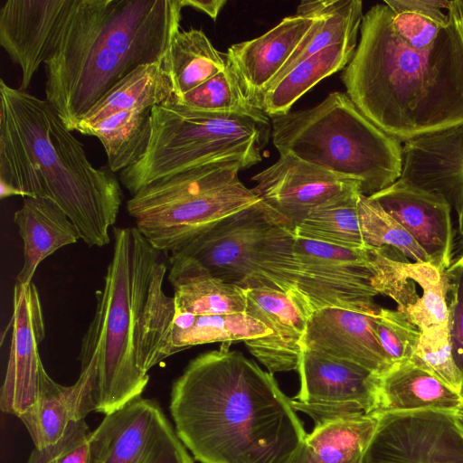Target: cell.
<instances>
[{
  "label": "cell",
  "mask_w": 463,
  "mask_h": 463,
  "mask_svg": "<svg viewBox=\"0 0 463 463\" xmlns=\"http://www.w3.org/2000/svg\"><path fill=\"white\" fill-rule=\"evenodd\" d=\"M222 343L171 388L175 431L200 463H290L307 433L273 374Z\"/></svg>",
  "instance_id": "cell-1"
},
{
  "label": "cell",
  "mask_w": 463,
  "mask_h": 463,
  "mask_svg": "<svg viewBox=\"0 0 463 463\" xmlns=\"http://www.w3.org/2000/svg\"><path fill=\"white\" fill-rule=\"evenodd\" d=\"M448 11L434 43L417 48L397 33L386 4L373 5L342 75L357 108L402 143L463 124V2Z\"/></svg>",
  "instance_id": "cell-2"
},
{
  "label": "cell",
  "mask_w": 463,
  "mask_h": 463,
  "mask_svg": "<svg viewBox=\"0 0 463 463\" xmlns=\"http://www.w3.org/2000/svg\"><path fill=\"white\" fill-rule=\"evenodd\" d=\"M113 251L96 309L80 344V372L91 379L95 412L105 415L141 396L148 371L172 355L175 316L163 284L167 267L136 227H114Z\"/></svg>",
  "instance_id": "cell-3"
},
{
  "label": "cell",
  "mask_w": 463,
  "mask_h": 463,
  "mask_svg": "<svg viewBox=\"0 0 463 463\" xmlns=\"http://www.w3.org/2000/svg\"><path fill=\"white\" fill-rule=\"evenodd\" d=\"M1 199L13 195L55 203L90 247L110 242L122 191L115 175L96 168L82 143L46 100L0 80Z\"/></svg>",
  "instance_id": "cell-4"
},
{
  "label": "cell",
  "mask_w": 463,
  "mask_h": 463,
  "mask_svg": "<svg viewBox=\"0 0 463 463\" xmlns=\"http://www.w3.org/2000/svg\"><path fill=\"white\" fill-rule=\"evenodd\" d=\"M181 0H76L44 64L46 100L71 131L118 81L163 61L182 19Z\"/></svg>",
  "instance_id": "cell-5"
},
{
  "label": "cell",
  "mask_w": 463,
  "mask_h": 463,
  "mask_svg": "<svg viewBox=\"0 0 463 463\" xmlns=\"http://www.w3.org/2000/svg\"><path fill=\"white\" fill-rule=\"evenodd\" d=\"M270 123L279 154L353 179L365 196L402 175V142L372 122L345 92H331L313 108L271 117Z\"/></svg>",
  "instance_id": "cell-6"
},
{
  "label": "cell",
  "mask_w": 463,
  "mask_h": 463,
  "mask_svg": "<svg viewBox=\"0 0 463 463\" xmlns=\"http://www.w3.org/2000/svg\"><path fill=\"white\" fill-rule=\"evenodd\" d=\"M294 241L293 227L259 200L171 254L194 258L213 276L244 289L283 291L312 314L319 302L294 252Z\"/></svg>",
  "instance_id": "cell-7"
},
{
  "label": "cell",
  "mask_w": 463,
  "mask_h": 463,
  "mask_svg": "<svg viewBox=\"0 0 463 463\" xmlns=\"http://www.w3.org/2000/svg\"><path fill=\"white\" fill-rule=\"evenodd\" d=\"M270 135L268 116L201 111L173 95L152 109L146 150L120 172V181L134 195L157 180L213 162L238 161L248 168L261 161Z\"/></svg>",
  "instance_id": "cell-8"
},
{
  "label": "cell",
  "mask_w": 463,
  "mask_h": 463,
  "mask_svg": "<svg viewBox=\"0 0 463 463\" xmlns=\"http://www.w3.org/2000/svg\"><path fill=\"white\" fill-rule=\"evenodd\" d=\"M241 169L238 161L187 169L143 187L127 202V211L156 250L174 253L260 200L240 181Z\"/></svg>",
  "instance_id": "cell-9"
},
{
  "label": "cell",
  "mask_w": 463,
  "mask_h": 463,
  "mask_svg": "<svg viewBox=\"0 0 463 463\" xmlns=\"http://www.w3.org/2000/svg\"><path fill=\"white\" fill-rule=\"evenodd\" d=\"M89 463H194L161 406L138 396L91 432Z\"/></svg>",
  "instance_id": "cell-10"
},
{
  "label": "cell",
  "mask_w": 463,
  "mask_h": 463,
  "mask_svg": "<svg viewBox=\"0 0 463 463\" xmlns=\"http://www.w3.org/2000/svg\"><path fill=\"white\" fill-rule=\"evenodd\" d=\"M297 371L300 388L291 405L316 424L375 413L378 376L361 365L303 348Z\"/></svg>",
  "instance_id": "cell-11"
},
{
  "label": "cell",
  "mask_w": 463,
  "mask_h": 463,
  "mask_svg": "<svg viewBox=\"0 0 463 463\" xmlns=\"http://www.w3.org/2000/svg\"><path fill=\"white\" fill-rule=\"evenodd\" d=\"M377 416L364 463H463V431L452 413L425 410Z\"/></svg>",
  "instance_id": "cell-12"
},
{
  "label": "cell",
  "mask_w": 463,
  "mask_h": 463,
  "mask_svg": "<svg viewBox=\"0 0 463 463\" xmlns=\"http://www.w3.org/2000/svg\"><path fill=\"white\" fill-rule=\"evenodd\" d=\"M294 252L322 308L378 312L368 247L351 249L295 236Z\"/></svg>",
  "instance_id": "cell-13"
},
{
  "label": "cell",
  "mask_w": 463,
  "mask_h": 463,
  "mask_svg": "<svg viewBox=\"0 0 463 463\" xmlns=\"http://www.w3.org/2000/svg\"><path fill=\"white\" fill-rule=\"evenodd\" d=\"M11 342L0 409L20 417L37 402L45 368L39 345L45 336L43 307L36 286L14 284Z\"/></svg>",
  "instance_id": "cell-14"
},
{
  "label": "cell",
  "mask_w": 463,
  "mask_h": 463,
  "mask_svg": "<svg viewBox=\"0 0 463 463\" xmlns=\"http://www.w3.org/2000/svg\"><path fill=\"white\" fill-rule=\"evenodd\" d=\"M252 192L294 228L311 210L361 192L360 184L294 156L279 159L255 175Z\"/></svg>",
  "instance_id": "cell-15"
},
{
  "label": "cell",
  "mask_w": 463,
  "mask_h": 463,
  "mask_svg": "<svg viewBox=\"0 0 463 463\" xmlns=\"http://www.w3.org/2000/svg\"><path fill=\"white\" fill-rule=\"evenodd\" d=\"M76 0H7L0 8V44L22 71L26 90L54 54Z\"/></svg>",
  "instance_id": "cell-16"
},
{
  "label": "cell",
  "mask_w": 463,
  "mask_h": 463,
  "mask_svg": "<svg viewBox=\"0 0 463 463\" xmlns=\"http://www.w3.org/2000/svg\"><path fill=\"white\" fill-rule=\"evenodd\" d=\"M418 242L440 272L454 260L452 209L439 194L400 177L368 196Z\"/></svg>",
  "instance_id": "cell-17"
},
{
  "label": "cell",
  "mask_w": 463,
  "mask_h": 463,
  "mask_svg": "<svg viewBox=\"0 0 463 463\" xmlns=\"http://www.w3.org/2000/svg\"><path fill=\"white\" fill-rule=\"evenodd\" d=\"M401 177L448 201L463 248V124L404 142Z\"/></svg>",
  "instance_id": "cell-18"
},
{
  "label": "cell",
  "mask_w": 463,
  "mask_h": 463,
  "mask_svg": "<svg viewBox=\"0 0 463 463\" xmlns=\"http://www.w3.org/2000/svg\"><path fill=\"white\" fill-rule=\"evenodd\" d=\"M246 313L272 333L244 341L270 373L297 370L309 314L292 296L274 288H248Z\"/></svg>",
  "instance_id": "cell-19"
},
{
  "label": "cell",
  "mask_w": 463,
  "mask_h": 463,
  "mask_svg": "<svg viewBox=\"0 0 463 463\" xmlns=\"http://www.w3.org/2000/svg\"><path fill=\"white\" fill-rule=\"evenodd\" d=\"M377 312L328 307L308 317L302 347L347 360L380 376L393 364L373 329Z\"/></svg>",
  "instance_id": "cell-20"
},
{
  "label": "cell",
  "mask_w": 463,
  "mask_h": 463,
  "mask_svg": "<svg viewBox=\"0 0 463 463\" xmlns=\"http://www.w3.org/2000/svg\"><path fill=\"white\" fill-rule=\"evenodd\" d=\"M313 13L283 18L264 34L234 43L224 53L247 95L260 107L262 94L272 83L313 25Z\"/></svg>",
  "instance_id": "cell-21"
},
{
  "label": "cell",
  "mask_w": 463,
  "mask_h": 463,
  "mask_svg": "<svg viewBox=\"0 0 463 463\" xmlns=\"http://www.w3.org/2000/svg\"><path fill=\"white\" fill-rule=\"evenodd\" d=\"M91 379L80 372L70 386L56 383L45 371L37 402L19 419L27 430L35 448L57 442L71 422L85 420L95 411Z\"/></svg>",
  "instance_id": "cell-22"
},
{
  "label": "cell",
  "mask_w": 463,
  "mask_h": 463,
  "mask_svg": "<svg viewBox=\"0 0 463 463\" xmlns=\"http://www.w3.org/2000/svg\"><path fill=\"white\" fill-rule=\"evenodd\" d=\"M24 245V263L16 284L27 286L40 263L61 248L76 243L80 235L64 211L55 203L39 197H24L14 214Z\"/></svg>",
  "instance_id": "cell-23"
},
{
  "label": "cell",
  "mask_w": 463,
  "mask_h": 463,
  "mask_svg": "<svg viewBox=\"0 0 463 463\" xmlns=\"http://www.w3.org/2000/svg\"><path fill=\"white\" fill-rule=\"evenodd\" d=\"M463 406L458 393L430 372L405 360L378 376L374 414L433 410L454 414Z\"/></svg>",
  "instance_id": "cell-24"
},
{
  "label": "cell",
  "mask_w": 463,
  "mask_h": 463,
  "mask_svg": "<svg viewBox=\"0 0 463 463\" xmlns=\"http://www.w3.org/2000/svg\"><path fill=\"white\" fill-rule=\"evenodd\" d=\"M168 281L175 311L193 315L246 313L244 288L213 276L195 259L177 254L169 258Z\"/></svg>",
  "instance_id": "cell-25"
},
{
  "label": "cell",
  "mask_w": 463,
  "mask_h": 463,
  "mask_svg": "<svg viewBox=\"0 0 463 463\" xmlns=\"http://www.w3.org/2000/svg\"><path fill=\"white\" fill-rule=\"evenodd\" d=\"M307 13L317 15L315 23L269 87L295 65L329 46L342 43H357L364 17L362 1H302L296 14Z\"/></svg>",
  "instance_id": "cell-26"
},
{
  "label": "cell",
  "mask_w": 463,
  "mask_h": 463,
  "mask_svg": "<svg viewBox=\"0 0 463 463\" xmlns=\"http://www.w3.org/2000/svg\"><path fill=\"white\" fill-rule=\"evenodd\" d=\"M173 95V86L162 61L142 65L109 90L71 131H79L119 111L153 109Z\"/></svg>",
  "instance_id": "cell-27"
},
{
  "label": "cell",
  "mask_w": 463,
  "mask_h": 463,
  "mask_svg": "<svg viewBox=\"0 0 463 463\" xmlns=\"http://www.w3.org/2000/svg\"><path fill=\"white\" fill-rule=\"evenodd\" d=\"M356 47L357 43L335 44L300 61L262 94L260 108L270 118L288 113L293 104L317 82L345 69Z\"/></svg>",
  "instance_id": "cell-28"
},
{
  "label": "cell",
  "mask_w": 463,
  "mask_h": 463,
  "mask_svg": "<svg viewBox=\"0 0 463 463\" xmlns=\"http://www.w3.org/2000/svg\"><path fill=\"white\" fill-rule=\"evenodd\" d=\"M175 97H181L226 68L220 53L203 31H178L163 59Z\"/></svg>",
  "instance_id": "cell-29"
},
{
  "label": "cell",
  "mask_w": 463,
  "mask_h": 463,
  "mask_svg": "<svg viewBox=\"0 0 463 463\" xmlns=\"http://www.w3.org/2000/svg\"><path fill=\"white\" fill-rule=\"evenodd\" d=\"M272 331L247 313L193 315L175 311L170 335L172 355L192 346L267 336Z\"/></svg>",
  "instance_id": "cell-30"
},
{
  "label": "cell",
  "mask_w": 463,
  "mask_h": 463,
  "mask_svg": "<svg viewBox=\"0 0 463 463\" xmlns=\"http://www.w3.org/2000/svg\"><path fill=\"white\" fill-rule=\"evenodd\" d=\"M377 424V414L324 421L315 425L305 444L321 463H364Z\"/></svg>",
  "instance_id": "cell-31"
},
{
  "label": "cell",
  "mask_w": 463,
  "mask_h": 463,
  "mask_svg": "<svg viewBox=\"0 0 463 463\" xmlns=\"http://www.w3.org/2000/svg\"><path fill=\"white\" fill-rule=\"evenodd\" d=\"M151 111H119L78 132L96 137L103 145L109 169L121 172L134 165L146 150L151 134Z\"/></svg>",
  "instance_id": "cell-32"
},
{
  "label": "cell",
  "mask_w": 463,
  "mask_h": 463,
  "mask_svg": "<svg viewBox=\"0 0 463 463\" xmlns=\"http://www.w3.org/2000/svg\"><path fill=\"white\" fill-rule=\"evenodd\" d=\"M361 194H348L311 210L294 226L295 236L345 248H365L358 215Z\"/></svg>",
  "instance_id": "cell-33"
},
{
  "label": "cell",
  "mask_w": 463,
  "mask_h": 463,
  "mask_svg": "<svg viewBox=\"0 0 463 463\" xmlns=\"http://www.w3.org/2000/svg\"><path fill=\"white\" fill-rule=\"evenodd\" d=\"M227 62V61H226ZM178 103L205 112L267 116L245 92L237 74L227 63L226 68L181 97Z\"/></svg>",
  "instance_id": "cell-34"
},
{
  "label": "cell",
  "mask_w": 463,
  "mask_h": 463,
  "mask_svg": "<svg viewBox=\"0 0 463 463\" xmlns=\"http://www.w3.org/2000/svg\"><path fill=\"white\" fill-rule=\"evenodd\" d=\"M358 215L366 247L392 248L414 262L431 264L414 238L377 203L364 194L359 197Z\"/></svg>",
  "instance_id": "cell-35"
},
{
  "label": "cell",
  "mask_w": 463,
  "mask_h": 463,
  "mask_svg": "<svg viewBox=\"0 0 463 463\" xmlns=\"http://www.w3.org/2000/svg\"><path fill=\"white\" fill-rule=\"evenodd\" d=\"M410 360L456 392L463 394V378L453 359L449 326L420 331L416 350Z\"/></svg>",
  "instance_id": "cell-36"
},
{
  "label": "cell",
  "mask_w": 463,
  "mask_h": 463,
  "mask_svg": "<svg viewBox=\"0 0 463 463\" xmlns=\"http://www.w3.org/2000/svg\"><path fill=\"white\" fill-rule=\"evenodd\" d=\"M373 329L392 364L413 356L420 331L404 313L380 307L373 317Z\"/></svg>",
  "instance_id": "cell-37"
},
{
  "label": "cell",
  "mask_w": 463,
  "mask_h": 463,
  "mask_svg": "<svg viewBox=\"0 0 463 463\" xmlns=\"http://www.w3.org/2000/svg\"><path fill=\"white\" fill-rule=\"evenodd\" d=\"M91 432L85 420L71 422L57 442L34 447L25 463H89Z\"/></svg>",
  "instance_id": "cell-38"
},
{
  "label": "cell",
  "mask_w": 463,
  "mask_h": 463,
  "mask_svg": "<svg viewBox=\"0 0 463 463\" xmlns=\"http://www.w3.org/2000/svg\"><path fill=\"white\" fill-rule=\"evenodd\" d=\"M441 273L446 286L452 355L463 378V253Z\"/></svg>",
  "instance_id": "cell-39"
},
{
  "label": "cell",
  "mask_w": 463,
  "mask_h": 463,
  "mask_svg": "<svg viewBox=\"0 0 463 463\" xmlns=\"http://www.w3.org/2000/svg\"><path fill=\"white\" fill-rule=\"evenodd\" d=\"M392 24L400 37L417 48L433 43L446 26L426 15L410 11L393 12Z\"/></svg>",
  "instance_id": "cell-40"
},
{
  "label": "cell",
  "mask_w": 463,
  "mask_h": 463,
  "mask_svg": "<svg viewBox=\"0 0 463 463\" xmlns=\"http://www.w3.org/2000/svg\"><path fill=\"white\" fill-rule=\"evenodd\" d=\"M394 13L410 11L426 15L442 25L449 23V8L451 1L444 0H385Z\"/></svg>",
  "instance_id": "cell-41"
},
{
  "label": "cell",
  "mask_w": 463,
  "mask_h": 463,
  "mask_svg": "<svg viewBox=\"0 0 463 463\" xmlns=\"http://www.w3.org/2000/svg\"><path fill=\"white\" fill-rule=\"evenodd\" d=\"M226 3V0H181L183 7L188 6L199 10L206 14L213 20H216L220 11Z\"/></svg>",
  "instance_id": "cell-42"
},
{
  "label": "cell",
  "mask_w": 463,
  "mask_h": 463,
  "mask_svg": "<svg viewBox=\"0 0 463 463\" xmlns=\"http://www.w3.org/2000/svg\"><path fill=\"white\" fill-rule=\"evenodd\" d=\"M290 463H321L310 453L306 444L302 446L297 456Z\"/></svg>",
  "instance_id": "cell-43"
},
{
  "label": "cell",
  "mask_w": 463,
  "mask_h": 463,
  "mask_svg": "<svg viewBox=\"0 0 463 463\" xmlns=\"http://www.w3.org/2000/svg\"><path fill=\"white\" fill-rule=\"evenodd\" d=\"M453 415H454V418H455L458 427L463 431V406Z\"/></svg>",
  "instance_id": "cell-44"
},
{
  "label": "cell",
  "mask_w": 463,
  "mask_h": 463,
  "mask_svg": "<svg viewBox=\"0 0 463 463\" xmlns=\"http://www.w3.org/2000/svg\"><path fill=\"white\" fill-rule=\"evenodd\" d=\"M463 2V1H462Z\"/></svg>",
  "instance_id": "cell-45"
}]
</instances>
